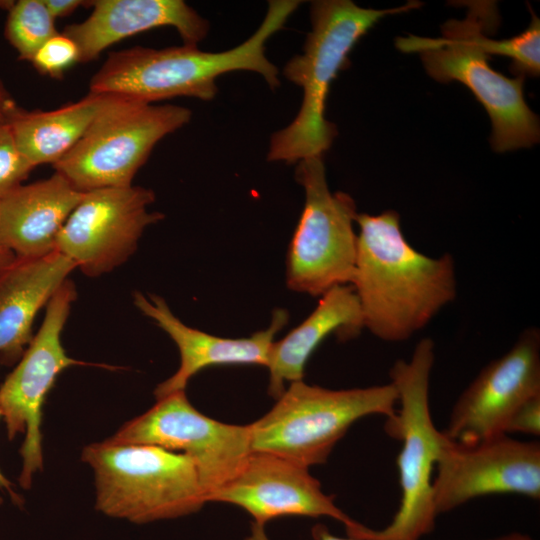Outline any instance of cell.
Returning a JSON list of instances; mask_svg holds the SVG:
<instances>
[{
	"label": "cell",
	"instance_id": "19",
	"mask_svg": "<svg viewBox=\"0 0 540 540\" xmlns=\"http://www.w3.org/2000/svg\"><path fill=\"white\" fill-rule=\"evenodd\" d=\"M76 269L53 251L38 258H17L0 274V362L10 366L33 338V322Z\"/></svg>",
	"mask_w": 540,
	"mask_h": 540
},
{
	"label": "cell",
	"instance_id": "28",
	"mask_svg": "<svg viewBox=\"0 0 540 540\" xmlns=\"http://www.w3.org/2000/svg\"><path fill=\"white\" fill-rule=\"evenodd\" d=\"M51 16L56 19L58 17L68 16L80 6H84L89 1L82 0H43Z\"/></svg>",
	"mask_w": 540,
	"mask_h": 540
},
{
	"label": "cell",
	"instance_id": "11",
	"mask_svg": "<svg viewBox=\"0 0 540 540\" xmlns=\"http://www.w3.org/2000/svg\"><path fill=\"white\" fill-rule=\"evenodd\" d=\"M108 440L181 451L196 468L206 502L238 472L252 452L250 424H228L204 415L189 402L185 391L158 399Z\"/></svg>",
	"mask_w": 540,
	"mask_h": 540
},
{
	"label": "cell",
	"instance_id": "20",
	"mask_svg": "<svg viewBox=\"0 0 540 540\" xmlns=\"http://www.w3.org/2000/svg\"><path fill=\"white\" fill-rule=\"evenodd\" d=\"M363 328L359 301L352 285H337L326 291L301 324L273 342L267 364L269 395L277 400L285 391L286 382L303 380L309 357L327 336L335 333L346 341Z\"/></svg>",
	"mask_w": 540,
	"mask_h": 540
},
{
	"label": "cell",
	"instance_id": "9",
	"mask_svg": "<svg viewBox=\"0 0 540 540\" xmlns=\"http://www.w3.org/2000/svg\"><path fill=\"white\" fill-rule=\"evenodd\" d=\"M295 179L304 189L305 203L287 252L286 284L292 291L321 296L352 282L356 203L345 192L330 191L321 156L299 161Z\"/></svg>",
	"mask_w": 540,
	"mask_h": 540
},
{
	"label": "cell",
	"instance_id": "15",
	"mask_svg": "<svg viewBox=\"0 0 540 540\" xmlns=\"http://www.w3.org/2000/svg\"><path fill=\"white\" fill-rule=\"evenodd\" d=\"M242 508L255 524L282 516L330 517L346 527L356 521L323 492L309 468L287 458L253 451L238 472L207 497Z\"/></svg>",
	"mask_w": 540,
	"mask_h": 540
},
{
	"label": "cell",
	"instance_id": "29",
	"mask_svg": "<svg viewBox=\"0 0 540 540\" xmlns=\"http://www.w3.org/2000/svg\"><path fill=\"white\" fill-rule=\"evenodd\" d=\"M17 103L0 78V123L7 122Z\"/></svg>",
	"mask_w": 540,
	"mask_h": 540
},
{
	"label": "cell",
	"instance_id": "26",
	"mask_svg": "<svg viewBox=\"0 0 540 540\" xmlns=\"http://www.w3.org/2000/svg\"><path fill=\"white\" fill-rule=\"evenodd\" d=\"M521 433L532 436L540 434V395L525 402L512 416L506 434Z\"/></svg>",
	"mask_w": 540,
	"mask_h": 540
},
{
	"label": "cell",
	"instance_id": "24",
	"mask_svg": "<svg viewBox=\"0 0 540 540\" xmlns=\"http://www.w3.org/2000/svg\"><path fill=\"white\" fill-rule=\"evenodd\" d=\"M34 168L19 151L9 124L0 123V199L24 184Z\"/></svg>",
	"mask_w": 540,
	"mask_h": 540
},
{
	"label": "cell",
	"instance_id": "1",
	"mask_svg": "<svg viewBox=\"0 0 540 540\" xmlns=\"http://www.w3.org/2000/svg\"><path fill=\"white\" fill-rule=\"evenodd\" d=\"M357 256L350 285L363 327L386 342L423 329L457 295L454 259L427 256L406 240L394 210L358 213Z\"/></svg>",
	"mask_w": 540,
	"mask_h": 540
},
{
	"label": "cell",
	"instance_id": "14",
	"mask_svg": "<svg viewBox=\"0 0 540 540\" xmlns=\"http://www.w3.org/2000/svg\"><path fill=\"white\" fill-rule=\"evenodd\" d=\"M540 395V331L524 329L512 347L489 362L463 390L442 430L452 441L471 445L506 434L516 411Z\"/></svg>",
	"mask_w": 540,
	"mask_h": 540
},
{
	"label": "cell",
	"instance_id": "8",
	"mask_svg": "<svg viewBox=\"0 0 540 540\" xmlns=\"http://www.w3.org/2000/svg\"><path fill=\"white\" fill-rule=\"evenodd\" d=\"M191 116L184 106L107 94L84 135L53 168L83 193L133 185L155 145Z\"/></svg>",
	"mask_w": 540,
	"mask_h": 540
},
{
	"label": "cell",
	"instance_id": "16",
	"mask_svg": "<svg viewBox=\"0 0 540 540\" xmlns=\"http://www.w3.org/2000/svg\"><path fill=\"white\" fill-rule=\"evenodd\" d=\"M134 305L176 344L180 354L177 371L154 390L156 399L185 391L189 380L202 369L217 365H259L267 367L275 335L286 325L288 313L276 309L269 326L249 337L225 338L184 324L166 301L154 294L133 293Z\"/></svg>",
	"mask_w": 540,
	"mask_h": 540
},
{
	"label": "cell",
	"instance_id": "30",
	"mask_svg": "<svg viewBox=\"0 0 540 540\" xmlns=\"http://www.w3.org/2000/svg\"><path fill=\"white\" fill-rule=\"evenodd\" d=\"M16 259L15 254L2 242L0 237V274Z\"/></svg>",
	"mask_w": 540,
	"mask_h": 540
},
{
	"label": "cell",
	"instance_id": "33",
	"mask_svg": "<svg viewBox=\"0 0 540 540\" xmlns=\"http://www.w3.org/2000/svg\"><path fill=\"white\" fill-rule=\"evenodd\" d=\"M15 1H5V0H1L0 1V8L2 9H5V10H9L12 5L14 4Z\"/></svg>",
	"mask_w": 540,
	"mask_h": 540
},
{
	"label": "cell",
	"instance_id": "25",
	"mask_svg": "<svg viewBox=\"0 0 540 540\" xmlns=\"http://www.w3.org/2000/svg\"><path fill=\"white\" fill-rule=\"evenodd\" d=\"M77 62L76 43L63 33H57L38 49L30 63L40 74L60 79Z\"/></svg>",
	"mask_w": 540,
	"mask_h": 540
},
{
	"label": "cell",
	"instance_id": "21",
	"mask_svg": "<svg viewBox=\"0 0 540 540\" xmlns=\"http://www.w3.org/2000/svg\"><path fill=\"white\" fill-rule=\"evenodd\" d=\"M106 97L89 92L76 102L45 111L17 106L7 123L19 151L34 167L53 166L84 135Z\"/></svg>",
	"mask_w": 540,
	"mask_h": 540
},
{
	"label": "cell",
	"instance_id": "34",
	"mask_svg": "<svg viewBox=\"0 0 540 540\" xmlns=\"http://www.w3.org/2000/svg\"><path fill=\"white\" fill-rule=\"evenodd\" d=\"M2 502H3V499H2V497L0 496V505L2 504Z\"/></svg>",
	"mask_w": 540,
	"mask_h": 540
},
{
	"label": "cell",
	"instance_id": "6",
	"mask_svg": "<svg viewBox=\"0 0 540 540\" xmlns=\"http://www.w3.org/2000/svg\"><path fill=\"white\" fill-rule=\"evenodd\" d=\"M95 475L96 509L133 523L173 519L207 503L192 460L150 444L106 439L83 448Z\"/></svg>",
	"mask_w": 540,
	"mask_h": 540
},
{
	"label": "cell",
	"instance_id": "2",
	"mask_svg": "<svg viewBox=\"0 0 540 540\" xmlns=\"http://www.w3.org/2000/svg\"><path fill=\"white\" fill-rule=\"evenodd\" d=\"M300 5L296 0H271L257 30L243 43L222 52L194 45L163 49L136 46L110 53L92 76L89 92L118 95L153 104L175 97L212 100L216 80L232 71L260 74L270 88L280 85L279 71L266 56V42L284 27Z\"/></svg>",
	"mask_w": 540,
	"mask_h": 540
},
{
	"label": "cell",
	"instance_id": "17",
	"mask_svg": "<svg viewBox=\"0 0 540 540\" xmlns=\"http://www.w3.org/2000/svg\"><path fill=\"white\" fill-rule=\"evenodd\" d=\"M83 21L66 26L63 34L79 50V62L94 61L122 39L158 27L170 26L184 44L194 45L208 34L210 25L182 0H96Z\"/></svg>",
	"mask_w": 540,
	"mask_h": 540
},
{
	"label": "cell",
	"instance_id": "13",
	"mask_svg": "<svg viewBox=\"0 0 540 540\" xmlns=\"http://www.w3.org/2000/svg\"><path fill=\"white\" fill-rule=\"evenodd\" d=\"M432 482L436 515L478 497L517 494L540 498V443L508 434L471 445L446 436Z\"/></svg>",
	"mask_w": 540,
	"mask_h": 540
},
{
	"label": "cell",
	"instance_id": "27",
	"mask_svg": "<svg viewBox=\"0 0 540 540\" xmlns=\"http://www.w3.org/2000/svg\"><path fill=\"white\" fill-rule=\"evenodd\" d=\"M312 535L314 540H360L354 537H338L333 535L328 528L323 524H317L312 529ZM244 540H269L267 537L264 526L253 523L251 533Z\"/></svg>",
	"mask_w": 540,
	"mask_h": 540
},
{
	"label": "cell",
	"instance_id": "4",
	"mask_svg": "<svg viewBox=\"0 0 540 540\" xmlns=\"http://www.w3.org/2000/svg\"><path fill=\"white\" fill-rule=\"evenodd\" d=\"M466 18L451 19L442 26V36L398 37L396 46L418 52L426 72L441 83L458 81L482 104L492 122L490 142L496 152L527 148L540 137L538 117L526 104L524 76L507 77L490 64L484 39L499 23L496 3L468 1Z\"/></svg>",
	"mask_w": 540,
	"mask_h": 540
},
{
	"label": "cell",
	"instance_id": "32",
	"mask_svg": "<svg viewBox=\"0 0 540 540\" xmlns=\"http://www.w3.org/2000/svg\"><path fill=\"white\" fill-rule=\"evenodd\" d=\"M485 540H534V539L527 534H523L519 532H512V533L500 535V536L485 539Z\"/></svg>",
	"mask_w": 540,
	"mask_h": 540
},
{
	"label": "cell",
	"instance_id": "3",
	"mask_svg": "<svg viewBox=\"0 0 540 540\" xmlns=\"http://www.w3.org/2000/svg\"><path fill=\"white\" fill-rule=\"evenodd\" d=\"M419 6V2L410 1L379 10L360 7L350 0L311 2V31L303 52L283 68V76L302 89L301 106L288 126L271 135L268 161L294 164L323 156L337 135L335 124L325 118L330 85L346 66L350 51L379 19Z\"/></svg>",
	"mask_w": 540,
	"mask_h": 540
},
{
	"label": "cell",
	"instance_id": "7",
	"mask_svg": "<svg viewBox=\"0 0 540 540\" xmlns=\"http://www.w3.org/2000/svg\"><path fill=\"white\" fill-rule=\"evenodd\" d=\"M396 404L390 382L333 390L295 381L268 413L250 424L252 452L272 453L308 468L323 464L357 420L390 417Z\"/></svg>",
	"mask_w": 540,
	"mask_h": 540
},
{
	"label": "cell",
	"instance_id": "12",
	"mask_svg": "<svg viewBox=\"0 0 540 540\" xmlns=\"http://www.w3.org/2000/svg\"><path fill=\"white\" fill-rule=\"evenodd\" d=\"M155 193L141 186L85 192L62 228L55 249L89 277L117 268L135 252L144 230L164 218L149 211Z\"/></svg>",
	"mask_w": 540,
	"mask_h": 540
},
{
	"label": "cell",
	"instance_id": "18",
	"mask_svg": "<svg viewBox=\"0 0 540 540\" xmlns=\"http://www.w3.org/2000/svg\"><path fill=\"white\" fill-rule=\"evenodd\" d=\"M83 195L58 172L22 184L0 199L2 242L17 258L53 252L60 229Z\"/></svg>",
	"mask_w": 540,
	"mask_h": 540
},
{
	"label": "cell",
	"instance_id": "22",
	"mask_svg": "<svg viewBox=\"0 0 540 540\" xmlns=\"http://www.w3.org/2000/svg\"><path fill=\"white\" fill-rule=\"evenodd\" d=\"M57 33L55 19L43 0L15 1L8 10L4 36L20 60L31 62L38 49Z\"/></svg>",
	"mask_w": 540,
	"mask_h": 540
},
{
	"label": "cell",
	"instance_id": "5",
	"mask_svg": "<svg viewBox=\"0 0 540 540\" xmlns=\"http://www.w3.org/2000/svg\"><path fill=\"white\" fill-rule=\"evenodd\" d=\"M435 344L421 339L411 358L397 360L389 372L400 409L386 418L385 432L400 441L397 458L400 504L392 521L382 529L355 522L346 528L347 536L360 540H420L435 527L432 472L436 467L446 435L436 428L429 403Z\"/></svg>",
	"mask_w": 540,
	"mask_h": 540
},
{
	"label": "cell",
	"instance_id": "23",
	"mask_svg": "<svg viewBox=\"0 0 540 540\" xmlns=\"http://www.w3.org/2000/svg\"><path fill=\"white\" fill-rule=\"evenodd\" d=\"M484 48L491 55L510 58L511 71L517 76H538L540 73V20L532 12V20L521 34L496 40L485 37Z\"/></svg>",
	"mask_w": 540,
	"mask_h": 540
},
{
	"label": "cell",
	"instance_id": "31",
	"mask_svg": "<svg viewBox=\"0 0 540 540\" xmlns=\"http://www.w3.org/2000/svg\"><path fill=\"white\" fill-rule=\"evenodd\" d=\"M0 418H1V412H0ZM0 489L7 492L15 504L21 505L23 503L22 498L14 491L12 483L2 473L1 470H0Z\"/></svg>",
	"mask_w": 540,
	"mask_h": 540
},
{
	"label": "cell",
	"instance_id": "10",
	"mask_svg": "<svg viewBox=\"0 0 540 540\" xmlns=\"http://www.w3.org/2000/svg\"><path fill=\"white\" fill-rule=\"evenodd\" d=\"M76 296L75 284L66 280L49 300L38 332L0 386V412L8 439L25 433L19 476L23 489L31 487L34 474L43 468L41 421L47 394L63 370L91 365L69 357L61 342V333Z\"/></svg>",
	"mask_w": 540,
	"mask_h": 540
}]
</instances>
